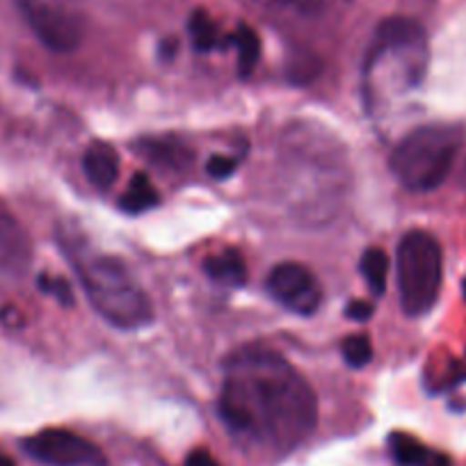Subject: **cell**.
Returning <instances> with one entry per match:
<instances>
[{
  "label": "cell",
  "instance_id": "1",
  "mask_svg": "<svg viewBox=\"0 0 466 466\" xmlns=\"http://www.w3.org/2000/svg\"><path fill=\"white\" fill-rule=\"evenodd\" d=\"M218 411L231 432L293 448L316 428L318 400L311 384L284 357L266 348H243L224 364Z\"/></svg>",
  "mask_w": 466,
  "mask_h": 466
},
{
  "label": "cell",
  "instance_id": "2",
  "mask_svg": "<svg viewBox=\"0 0 466 466\" xmlns=\"http://www.w3.org/2000/svg\"><path fill=\"white\" fill-rule=\"evenodd\" d=\"M74 263L89 302L110 325L136 329L151 322L154 307L149 295L122 261L112 257H89Z\"/></svg>",
  "mask_w": 466,
  "mask_h": 466
},
{
  "label": "cell",
  "instance_id": "3",
  "mask_svg": "<svg viewBox=\"0 0 466 466\" xmlns=\"http://www.w3.org/2000/svg\"><path fill=\"white\" fill-rule=\"evenodd\" d=\"M461 147V131L448 124H430L411 131L391 154V172L414 192L437 190L451 174Z\"/></svg>",
  "mask_w": 466,
  "mask_h": 466
},
{
  "label": "cell",
  "instance_id": "4",
  "mask_svg": "<svg viewBox=\"0 0 466 466\" xmlns=\"http://www.w3.org/2000/svg\"><path fill=\"white\" fill-rule=\"evenodd\" d=\"M398 293L407 316H423L437 304L443 279V257L425 231H410L398 245Z\"/></svg>",
  "mask_w": 466,
  "mask_h": 466
},
{
  "label": "cell",
  "instance_id": "5",
  "mask_svg": "<svg viewBox=\"0 0 466 466\" xmlns=\"http://www.w3.org/2000/svg\"><path fill=\"white\" fill-rule=\"evenodd\" d=\"M428 65V37L419 21L393 16L378 28L366 60V78H389L396 74L407 85H419Z\"/></svg>",
  "mask_w": 466,
  "mask_h": 466
},
{
  "label": "cell",
  "instance_id": "6",
  "mask_svg": "<svg viewBox=\"0 0 466 466\" xmlns=\"http://www.w3.org/2000/svg\"><path fill=\"white\" fill-rule=\"evenodd\" d=\"M39 42L56 53H71L85 37V21L71 0H15Z\"/></svg>",
  "mask_w": 466,
  "mask_h": 466
},
{
  "label": "cell",
  "instance_id": "7",
  "mask_svg": "<svg viewBox=\"0 0 466 466\" xmlns=\"http://www.w3.org/2000/svg\"><path fill=\"white\" fill-rule=\"evenodd\" d=\"M25 452L48 466H106L103 452L80 434L51 428L24 441Z\"/></svg>",
  "mask_w": 466,
  "mask_h": 466
},
{
  "label": "cell",
  "instance_id": "8",
  "mask_svg": "<svg viewBox=\"0 0 466 466\" xmlns=\"http://www.w3.org/2000/svg\"><path fill=\"white\" fill-rule=\"evenodd\" d=\"M268 293L299 316H311L322 302V289L313 272L302 263H279L268 277Z\"/></svg>",
  "mask_w": 466,
  "mask_h": 466
},
{
  "label": "cell",
  "instance_id": "9",
  "mask_svg": "<svg viewBox=\"0 0 466 466\" xmlns=\"http://www.w3.org/2000/svg\"><path fill=\"white\" fill-rule=\"evenodd\" d=\"M33 263V240L19 219L0 206V275L21 277Z\"/></svg>",
  "mask_w": 466,
  "mask_h": 466
},
{
  "label": "cell",
  "instance_id": "10",
  "mask_svg": "<svg viewBox=\"0 0 466 466\" xmlns=\"http://www.w3.org/2000/svg\"><path fill=\"white\" fill-rule=\"evenodd\" d=\"M83 169L87 181L96 190H110L119 177V154L107 142H94L83 158Z\"/></svg>",
  "mask_w": 466,
  "mask_h": 466
},
{
  "label": "cell",
  "instance_id": "11",
  "mask_svg": "<svg viewBox=\"0 0 466 466\" xmlns=\"http://www.w3.org/2000/svg\"><path fill=\"white\" fill-rule=\"evenodd\" d=\"M204 270L210 279L222 286L236 289V286H243L248 281V266L236 249H227L218 257H208L204 261Z\"/></svg>",
  "mask_w": 466,
  "mask_h": 466
},
{
  "label": "cell",
  "instance_id": "12",
  "mask_svg": "<svg viewBox=\"0 0 466 466\" xmlns=\"http://www.w3.org/2000/svg\"><path fill=\"white\" fill-rule=\"evenodd\" d=\"M158 201L160 195L158 190H156L154 183L149 181V177H147V174H136V177L131 178V183H128L119 206H122V210H127L128 215H140L156 208Z\"/></svg>",
  "mask_w": 466,
  "mask_h": 466
},
{
  "label": "cell",
  "instance_id": "13",
  "mask_svg": "<svg viewBox=\"0 0 466 466\" xmlns=\"http://www.w3.org/2000/svg\"><path fill=\"white\" fill-rule=\"evenodd\" d=\"M140 151H145L151 163L172 169H183L192 160V151L177 140H145Z\"/></svg>",
  "mask_w": 466,
  "mask_h": 466
},
{
  "label": "cell",
  "instance_id": "14",
  "mask_svg": "<svg viewBox=\"0 0 466 466\" xmlns=\"http://www.w3.org/2000/svg\"><path fill=\"white\" fill-rule=\"evenodd\" d=\"M360 270L361 275H364L369 289L373 290V295H384V290H387V279H389L387 252L380 248L366 249L364 257H361Z\"/></svg>",
  "mask_w": 466,
  "mask_h": 466
},
{
  "label": "cell",
  "instance_id": "15",
  "mask_svg": "<svg viewBox=\"0 0 466 466\" xmlns=\"http://www.w3.org/2000/svg\"><path fill=\"white\" fill-rule=\"evenodd\" d=\"M233 46L238 51V74L245 78L257 69V62L261 57V39L257 30L243 24L238 25V33L233 35Z\"/></svg>",
  "mask_w": 466,
  "mask_h": 466
},
{
  "label": "cell",
  "instance_id": "16",
  "mask_svg": "<svg viewBox=\"0 0 466 466\" xmlns=\"http://www.w3.org/2000/svg\"><path fill=\"white\" fill-rule=\"evenodd\" d=\"M389 448H391L393 460L400 466H423V461L430 455V451L419 439L410 437L405 432H393L391 439H389Z\"/></svg>",
  "mask_w": 466,
  "mask_h": 466
},
{
  "label": "cell",
  "instance_id": "17",
  "mask_svg": "<svg viewBox=\"0 0 466 466\" xmlns=\"http://www.w3.org/2000/svg\"><path fill=\"white\" fill-rule=\"evenodd\" d=\"M190 37L197 51L201 53L215 51V48H219V44H222V35H219L218 24H215L204 10H197L195 15H192Z\"/></svg>",
  "mask_w": 466,
  "mask_h": 466
},
{
  "label": "cell",
  "instance_id": "18",
  "mask_svg": "<svg viewBox=\"0 0 466 466\" xmlns=\"http://www.w3.org/2000/svg\"><path fill=\"white\" fill-rule=\"evenodd\" d=\"M343 357L352 369H364L373 360V345L366 334H352L343 340Z\"/></svg>",
  "mask_w": 466,
  "mask_h": 466
},
{
  "label": "cell",
  "instance_id": "19",
  "mask_svg": "<svg viewBox=\"0 0 466 466\" xmlns=\"http://www.w3.org/2000/svg\"><path fill=\"white\" fill-rule=\"evenodd\" d=\"M261 3L270 10L293 16H316L327 5V0H261Z\"/></svg>",
  "mask_w": 466,
  "mask_h": 466
},
{
  "label": "cell",
  "instance_id": "20",
  "mask_svg": "<svg viewBox=\"0 0 466 466\" xmlns=\"http://www.w3.org/2000/svg\"><path fill=\"white\" fill-rule=\"evenodd\" d=\"M39 289H42L44 293L53 295V298L60 304H65V307H71V304H74V290H71V284L69 281L60 279V277H39Z\"/></svg>",
  "mask_w": 466,
  "mask_h": 466
},
{
  "label": "cell",
  "instance_id": "21",
  "mask_svg": "<svg viewBox=\"0 0 466 466\" xmlns=\"http://www.w3.org/2000/svg\"><path fill=\"white\" fill-rule=\"evenodd\" d=\"M236 167H238V160L231 158V156H210L208 163H206L208 177L218 178V181L231 177V174L236 172Z\"/></svg>",
  "mask_w": 466,
  "mask_h": 466
},
{
  "label": "cell",
  "instance_id": "22",
  "mask_svg": "<svg viewBox=\"0 0 466 466\" xmlns=\"http://www.w3.org/2000/svg\"><path fill=\"white\" fill-rule=\"evenodd\" d=\"M373 313H375V307L370 302H366V299H352V302L348 304V309H345V316H348L350 320H357V322L370 320Z\"/></svg>",
  "mask_w": 466,
  "mask_h": 466
},
{
  "label": "cell",
  "instance_id": "23",
  "mask_svg": "<svg viewBox=\"0 0 466 466\" xmlns=\"http://www.w3.org/2000/svg\"><path fill=\"white\" fill-rule=\"evenodd\" d=\"M186 466H219V461L215 460L208 451H201L199 448V451H192L190 455H187Z\"/></svg>",
  "mask_w": 466,
  "mask_h": 466
},
{
  "label": "cell",
  "instance_id": "24",
  "mask_svg": "<svg viewBox=\"0 0 466 466\" xmlns=\"http://www.w3.org/2000/svg\"><path fill=\"white\" fill-rule=\"evenodd\" d=\"M423 466H452V460L448 455H443V452L430 451L428 460L423 461Z\"/></svg>",
  "mask_w": 466,
  "mask_h": 466
},
{
  "label": "cell",
  "instance_id": "25",
  "mask_svg": "<svg viewBox=\"0 0 466 466\" xmlns=\"http://www.w3.org/2000/svg\"><path fill=\"white\" fill-rule=\"evenodd\" d=\"M0 466H15V461L10 460V457H5V455H0Z\"/></svg>",
  "mask_w": 466,
  "mask_h": 466
},
{
  "label": "cell",
  "instance_id": "26",
  "mask_svg": "<svg viewBox=\"0 0 466 466\" xmlns=\"http://www.w3.org/2000/svg\"><path fill=\"white\" fill-rule=\"evenodd\" d=\"M461 181L466 183V163H464V169H461Z\"/></svg>",
  "mask_w": 466,
  "mask_h": 466
},
{
  "label": "cell",
  "instance_id": "27",
  "mask_svg": "<svg viewBox=\"0 0 466 466\" xmlns=\"http://www.w3.org/2000/svg\"><path fill=\"white\" fill-rule=\"evenodd\" d=\"M461 293H464V299H466V279H464V284H461Z\"/></svg>",
  "mask_w": 466,
  "mask_h": 466
}]
</instances>
